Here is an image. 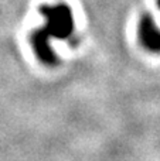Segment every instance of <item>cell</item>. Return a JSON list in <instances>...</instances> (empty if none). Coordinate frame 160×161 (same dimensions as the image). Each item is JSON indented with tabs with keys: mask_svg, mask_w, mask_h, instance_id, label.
<instances>
[{
	"mask_svg": "<svg viewBox=\"0 0 160 161\" xmlns=\"http://www.w3.org/2000/svg\"><path fill=\"white\" fill-rule=\"evenodd\" d=\"M45 23L44 27L37 30L40 36L47 38L67 40L71 37L74 31V17L72 11L67 4L57 6H43L40 8Z\"/></svg>",
	"mask_w": 160,
	"mask_h": 161,
	"instance_id": "1",
	"label": "cell"
},
{
	"mask_svg": "<svg viewBox=\"0 0 160 161\" xmlns=\"http://www.w3.org/2000/svg\"><path fill=\"white\" fill-rule=\"evenodd\" d=\"M139 37L142 44L149 51L160 53V28L150 14H145L142 17L139 24Z\"/></svg>",
	"mask_w": 160,
	"mask_h": 161,
	"instance_id": "2",
	"label": "cell"
},
{
	"mask_svg": "<svg viewBox=\"0 0 160 161\" xmlns=\"http://www.w3.org/2000/svg\"><path fill=\"white\" fill-rule=\"evenodd\" d=\"M157 4H159V7H160V0H157Z\"/></svg>",
	"mask_w": 160,
	"mask_h": 161,
	"instance_id": "3",
	"label": "cell"
}]
</instances>
